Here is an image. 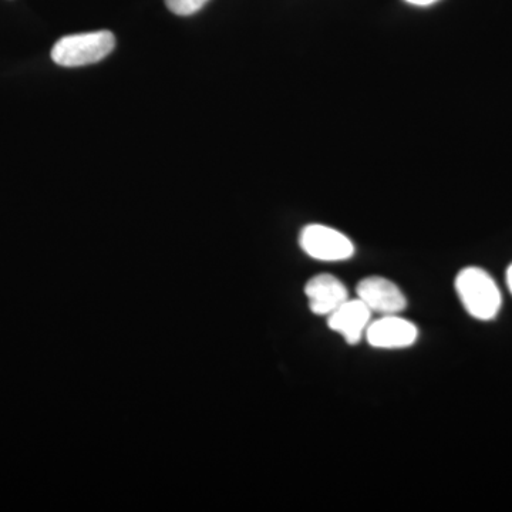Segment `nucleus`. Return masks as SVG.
Here are the masks:
<instances>
[{
	"label": "nucleus",
	"mask_w": 512,
	"mask_h": 512,
	"mask_svg": "<svg viewBox=\"0 0 512 512\" xmlns=\"http://www.w3.org/2000/svg\"><path fill=\"white\" fill-rule=\"evenodd\" d=\"M208 0H165V5L178 16H190L204 8Z\"/></svg>",
	"instance_id": "8"
},
{
	"label": "nucleus",
	"mask_w": 512,
	"mask_h": 512,
	"mask_svg": "<svg viewBox=\"0 0 512 512\" xmlns=\"http://www.w3.org/2000/svg\"><path fill=\"white\" fill-rule=\"evenodd\" d=\"M299 245L306 255L322 262L348 261L355 255V244L338 229L311 224L302 229Z\"/></svg>",
	"instance_id": "3"
},
{
	"label": "nucleus",
	"mask_w": 512,
	"mask_h": 512,
	"mask_svg": "<svg viewBox=\"0 0 512 512\" xmlns=\"http://www.w3.org/2000/svg\"><path fill=\"white\" fill-rule=\"evenodd\" d=\"M373 313L365 303L357 299H348L335 312L328 316V326L333 332L339 333L350 346H355L369 328Z\"/></svg>",
	"instance_id": "6"
},
{
	"label": "nucleus",
	"mask_w": 512,
	"mask_h": 512,
	"mask_svg": "<svg viewBox=\"0 0 512 512\" xmlns=\"http://www.w3.org/2000/svg\"><path fill=\"white\" fill-rule=\"evenodd\" d=\"M360 299L370 312L380 316L399 315L407 308V299L399 286L382 276L362 279L356 288Z\"/></svg>",
	"instance_id": "4"
},
{
	"label": "nucleus",
	"mask_w": 512,
	"mask_h": 512,
	"mask_svg": "<svg viewBox=\"0 0 512 512\" xmlns=\"http://www.w3.org/2000/svg\"><path fill=\"white\" fill-rule=\"evenodd\" d=\"M305 295L311 311L320 316H329L349 299L348 288L329 274L313 276L305 286Z\"/></svg>",
	"instance_id": "7"
},
{
	"label": "nucleus",
	"mask_w": 512,
	"mask_h": 512,
	"mask_svg": "<svg viewBox=\"0 0 512 512\" xmlns=\"http://www.w3.org/2000/svg\"><path fill=\"white\" fill-rule=\"evenodd\" d=\"M456 291L468 315L483 322L497 318L503 305L500 288L488 272L477 266L464 268L456 278Z\"/></svg>",
	"instance_id": "1"
},
{
	"label": "nucleus",
	"mask_w": 512,
	"mask_h": 512,
	"mask_svg": "<svg viewBox=\"0 0 512 512\" xmlns=\"http://www.w3.org/2000/svg\"><path fill=\"white\" fill-rule=\"evenodd\" d=\"M116 39L109 30L64 36L52 49V60L62 67H82L99 63L110 55Z\"/></svg>",
	"instance_id": "2"
},
{
	"label": "nucleus",
	"mask_w": 512,
	"mask_h": 512,
	"mask_svg": "<svg viewBox=\"0 0 512 512\" xmlns=\"http://www.w3.org/2000/svg\"><path fill=\"white\" fill-rule=\"evenodd\" d=\"M507 285L508 289H510V292L512 293V264L508 266L507 269Z\"/></svg>",
	"instance_id": "10"
},
{
	"label": "nucleus",
	"mask_w": 512,
	"mask_h": 512,
	"mask_svg": "<svg viewBox=\"0 0 512 512\" xmlns=\"http://www.w3.org/2000/svg\"><path fill=\"white\" fill-rule=\"evenodd\" d=\"M366 340L376 349L410 348L419 339V329L410 320L399 315H387L370 322Z\"/></svg>",
	"instance_id": "5"
},
{
	"label": "nucleus",
	"mask_w": 512,
	"mask_h": 512,
	"mask_svg": "<svg viewBox=\"0 0 512 512\" xmlns=\"http://www.w3.org/2000/svg\"><path fill=\"white\" fill-rule=\"evenodd\" d=\"M406 2L414 6H430L433 3L439 2V0H406Z\"/></svg>",
	"instance_id": "9"
}]
</instances>
